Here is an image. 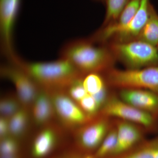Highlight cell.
Wrapping results in <instances>:
<instances>
[{
	"instance_id": "cell-1",
	"label": "cell",
	"mask_w": 158,
	"mask_h": 158,
	"mask_svg": "<svg viewBox=\"0 0 158 158\" xmlns=\"http://www.w3.org/2000/svg\"><path fill=\"white\" fill-rule=\"evenodd\" d=\"M33 79L40 88L47 91L66 90L82 75L69 60L60 58L50 62H30L19 57L13 62Z\"/></svg>"
},
{
	"instance_id": "cell-20",
	"label": "cell",
	"mask_w": 158,
	"mask_h": 158,
	"mask_svg": "<svg viewBox=\"0 0 158 158\" xmlns=\"http://www.w3.org/2000/svg\"><path fill=\"white\" fill-rule=\"evenodd\" d=\"M23 107L17 95H7L1 99L0 112L1 116L9 118Z\"/></svg>"
},
{
	"instance_id": "cell-23",
	"label": "cell",
	"mask_w": 158,
	"mask_h": 158,
	"mask_svg": "<svg viewBox=\"0 0 158 158\" xmlns=\"http://www.w3.org/2000/svg\"><path fill=\"white\" fill-rule=\"evenodd\" d=\"M58 158H88L87 156H83L77 153H71Z\"/></svg>"
},
{
	"instance_id": "cell-5",
	"label": "cell",
	"mask_w": 158,
	"mask_h": 158,
	"mask_svg": "<svg viewBox=\"0 0 158 158\" xmlns=\"http://www.w3.org/2000/svg\"><path fill=\"white\" fill-rule=\"evenodd\" d=\"M99 115L116 117L121 120L140 125L149 130L155 127L156 123L155 115L139 110L114 95L109 96Z\"/></svg>"
},
{
	"instance_id": "cell-22",
	"label": "cell",
	"mask_w": 158,
	"mask_h": 158,
	"mask_svg": "<svg viewBox=\"0 0 158 158\" xmlns=\"http://www.w3.org/2000/svg\"><path fill=\"white\" fill-rule=\"evenodd\" d=\"M9 135V118L1 116L0 118L1 139Z\"/></svg>"
},
{
	"instance_id": "cell-6",
	"label": "cell",
	"mask_w": 158,
	"mask_h": 158,
	"mask_svg": "<svg viewBox=\"0 0 158 158\" xmlns=\"http://www.w3.org/2000/svg\"><path fill=\"white\" fill-rule=\"evenodd\" d=\"M47 91L52 102L55 114L65 127L77 129L92 119L71 98L66 90Z\"/></svg>"
},
{
	"instance_id": "cell-13",
	"label": "cell",
	"mask_w": 158,
	"mask_h": 158,
	"mask_svg": "<svg viewBox=\"0 0 158 158\" xmlns=\"http://www.w3.org/2000/svg\"><path fill=\"white\" fill-rule=\"evenodd\" d=\"M150 4L149 0H141L140 7L134 18L113 36L116 38V42H127L137 39L148 18Z\"/></svg>"
},
{
	"instance_id": "cell-21",
	"label": "cell",
	"mask_w": 158,
	"mask_h": 158,
	"mask_svg": "<svg viewBox=\"0 0 158 158\" xmlns=\"http://www.w3.org/2000/svg\"><path fill=\"white\" fill-rule=\"evenodd\" d=\"M19 150V144L17 138L10 135L1 138V156L18 155Z\"/></svg>"
},
{
	"instance_id": "cell-10",
	"label": "cell",
	"mask_w": 158,
	"mask_h": 158,
	"mask_svg": "<svg viewBox=\"0 0 158 158\" xmlns=\"http://www.w3.org/2000/svg\"><path fill=\"white\" fill-rule=\"evenodd\" d=\"M116 126L117 141L111 157L129 151L139 143L143 137L142 131L135 123L121 119L116 121Z\"/></svg>"
},
{
	"instance_id": "cell-25",
	"label": "cell",
	"mask_w": 158,
	"mask_h": 158,
	"mask_svg": "<svg viewBox=\"0 0 158 158\" xmlns=\"http://www.w3.org/2000/svg\"><path fill=\"white\" fill-rule=\"evenodd\" d=\"M97 1H102V2H104L105 0H97Z\"/></svg>"
},
{
	"instance_id": "cell-14",
	"label": "cell",
	"mask_w": 158,
	"mask_h": 158,
	"mask_svg": "<svg viewBox=\"0 0 158 158\" xmlns=\"http://www.w3.org/2000/svg\"><path fill=\"white\" fill-rule=\"evenodd\" d=\"M31 108L32 117L37 125L44 126L48 124L56 115L49 94L42 88H40Z\"/></svg>"
},
{
	"instance_id": "cell-24",
	"label": "cell",
	"mask_w": 158,
	"mask_h": 158,
	"mask_svg": "<svg viewBox=\"0 0 158 158\" xmlns=\"http://www.w3.org/2000/svg\"><path fill=\"white\" fill-rule=\"evenodd\" d=\"M1 158H19L18 155H15L1 156Z\"/></svg>"
},
{
	"instance_id": "cell-19",
	"label": "cell",
	"mask_w": 158,
	"mask_h": 158,
	"mask_svg": "<svg viewBox=\"0 0 158 158\" xmlns=\"http://www.w3.org/2000/svg\"><path fill=\"white\" fill-rule=\"evenodd\" d=\"M82 82L85 90L90 95L96 94L106 87L104 80L97 73L83 75Z\"/></svg>"
},
{
	"instance_id": "cell-26",
	"label": "cell",
	"mask_w": 158,
	"mask_h": 158,
	"mask_svg": "<svg viewBox=\"0 0 158 158\" xmlns=\"http://www.w3.org/2000/svg\"><path fill=\"white\" fill-rule=\"evenodd\" d=\"M157 47H158V46H157Z\"/></svg>"
},
{
	"instance_id": "cell-9",
	"label": "cell",
	"mask_w": 158,
	"mask_h": 158,
	"mask_svg": "<svg viewBox=\"0 0 158 158\" xmlns=\"http://www.w3.org/2000/svg\"><path fill=\"white\" fill-rule=\"evenodd\" d=\"M21 0H0V32L3 53L13 62L18 58L13 49L12 32Z\"/></svg>"
},
{
	"instance_id": "cell-17",
	"label": "cell",
	"mask_w": 158,
	"mask_h": 158,
	"mask_svg": "<svg viewBox=\"0 0 158 158\" xmlns=\"http://www.w3.org/2000/svg\"><path fill=\"white\" fill-rule=\"evenodd\" d=\"M117 131L116 126L112 127L104 140L97 149L92 158H106L111 156L116 144Z\"/></svg>"
},
{
	"instance_id": "cell-18",
	"label": "cell",
	"mask_w": 158,
	"mask_h": 158,
	"mask_svg": "<svg viewBox=\"0 0 158 158\" xmlns=\"http://www.w3.org/2000/svg\"><path fill=\"white\" fill-rule=\"evenodd\" d=\"M130 0H105L106 14L104 27L113 23L118 17Z\"/></svg>"
},
{
	"instance_id": "cell-15",
	"label": "cell",
	"mask_w": 158,
	"mask_h": 158,
	"mask_svg": "<svg viewBox=\"0 0 158 158\" xmlns=\"http://www.w3.org/2000/svg\"><path fill=\"white\" fill-rule=\"evenodd\" d=\"M137 39L154 46L157 47L158 45V14L151 4L148 18Z\"/></svg>"
},
{
	"instance_id": "cell-7",
	"label": "cell",
	"mask_w": 158,
	"mask_h": 158,
	"mask_svg": "<svg viewBox=\"0 0 158 158\" xmlns=\"http://www.w3.org/2000/svg\"><path fill=\"white\" fill-rule=\"evenodd\" d=\"M111 128L110 117L98 115L77 129L75 134L76 142L84 151L95 152Z\"/></svg>"
},
{
	"instance_id": "cell-11",
	"label": "cell",
	"mask_w": 158,
	"mask_h": 158,
	"mask_svg": "<svg viewBox=\"0 0 158 158\" xmlns=\"http://www.w3.org/2000/svg\"><path fill=\"white\" fill-rule=\"evenodd\" d=\"M119 98L139 110L156 116L158 115V94L152 91L141 89H120Z\"/></svg>"
},
{
	"instance_id": "cell-2",
	"label": "cell",
	"mask_w": 158,
	"mask_h": 158,
	"mask_svg": "<svg viewBox=\"0 0 158 158\" xmlns=\"http://www.w3.org/2000/svg\"><path fill=\"white\" fill-rule=\"evenodd\" d=\"M61 58L70 61L83 75L110 70L115 59L110 49L85 40L68 43L62 49Z\"/></svg>"
},
{
	"instance_id": "cell-4",
	"label": "cell",
	"mask_w": 158,
	"mask_h": 158,
	"mask_svg": "<svg viewBox=\"0 0 158 158\" xmlns=\"http://www.w3.org/2000/svg\"><path fill=\"white\" fill-rule=\"evenodd\" d=\"M106 81L120 89H144L158 94V65L127 70L111 69L107 73Z\"/></svg>"
},
{
	"instance_id": "cell-3",
	"label": "cell",
	"mask_w": 158,
	"mask_h": 158,
	"mask_svg": "<svg viewBox=\"0 0 158 158\" xmlns=\"http://www.w3.org/2000/svg\"><path fill=\"white\" fill-rule=\"evenodd\" d=\"M110 50L115 59L126 65L128 69H139L158 65L157 47L140 40L115 42Z\"/></svg>"
},
{
	"instance_id": "cell-16",
	"label": "cell",
	"mask_w": 158,
	"mask_h": 158,
	"mask_svg": "<svg viewBox=\"0 0 158 158\" xmlns=\"http://www.w3.org/2000/svg\"><path fill=\"white\" fill-rule=\"evenodd\" d=\"M30 119L29 110L23 107L9 118V135L19 139L26 134Z\"/></svg>"
},
{
	"instance_id": "cell-8",
	"label": "cell",
	"mask_w": 158,
	"mask_h": 158,
	"mask_svg": "<svg viewBox=\"0 0 158 158\" xmlns=\"http://www.w3.org/2000/svg\"><path fill=\"white\" fill-rule=\"evenodd\" d=\"M1 75L15 86L16 95L23 107L30 109L39 92L40 88L24 71L17 65H2Z\"/></svg>"
},
{
	"instance_id": "cell-12",
	"label": "cell",
	"mask_w": 158,
	"mask_h": 158,
	"mask_svg": "<svg viewBox=\"0 0 158 158\" xmlns=\"http://www.w3.org/2000/svg\"><path fill=\"white\" fill-rule=\"evenodd\" d=\"M61 133L58 127L53 125H46L37 134L31 147V154L34 158L47 156L55 149Z\"/></svg>"
}]
</instances>
